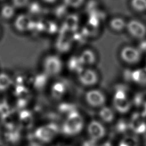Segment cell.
<instances>
[{"label": "cell", "mask_w": 146, "mask_h": 146, "mask_svg": "<svg viewBox=\"0 0 146 146\" xmlns=\"http://www.w3.org/2000/svg\"><path fill=\"white\" fill-rule=\"evenodd\" d=\"M84 127V120L76 110H74L67 115L62 125L61 130L67 136H74L79 133Z\"/></svg>", "instance_id": "1"}, {"label": "cell", "mask_w": 146, "mask_h": 146, "mask_svg": "<svg viewBox=\"0 0 146 146\" xmlns=\"http://www.w3.org/2000/svg\"><path fill=\"white\" fill-rule=\"evenodd\" d=\"M54 123L46 124L38 127L34 131V137L40 142L49 143L58 134L60 129Z\"/></svg>", "instance_id": "2"}, {"label": "cell", "mask_w": 146, "mask_h": 146, "mask_svg": "<svg viewBox=\"0 0 146 146\" xmlns=\"http://www.w3.org/2000/svg\"><path fill=\"white\" fill-rule=\"evenodd\" d=\"M63 68V63L59 56L49 55L46 56L43 62V72L48 76L58 75Z\"/></svg>", "instance_id": "3"}, {"label": "cell", "mask_w": 146, "mask_h": 146, "mask_svg": "<svg viewBox=\"0 0 146 146\" xmlns=\"http://www.w3.org/2000/svg\"><path fill=\"white\" fill-rule=\"evenodd\" d=\"M112 104L116 111L120 113L128 112L131 108V102L127 93L122 89H117L113 97Z\"/></svg>", "instance_id": "4"}, {"label": "cell", "mask_w": 146, "mask_h": 146, "mask_svg": "<svg viewBox=\"0 0 146 146\" xmlns=\"http://www.w3.org/2000/svg\"><path fill=\"white\" fill-rule=\"evenodd\" d=\"M120 55L124 62L131 64L138 63L141 58V52L137 48L130 46L123 47Z\"/></svg>", "instance_id": "5"}, {"label": "cell", "mask_w": 146, "mask_h": 146, "mask_svg": "<svg viewBox=\"0 0 146 146\" xmlns=\"http://www.w3.org/2000/svg\"><path fill=\"white\" fill-rule=\"evenodd\" d=\"M131 130L136 135L143 134L146 132V121L145 117L140 113H135L128 123Z\"/></svg>", "instance_id": "6"}, {"label": "cell", "mask_w": 146, "mask_h": 146, "mask_svg": "<svg viewBox=\"0 0 146 146\" xmlns=\"http://www.w3.org/2000/svg\"><path fill=\"white\" fill-rule=\"evenodd\" d=\"M86 102L94 107H102L106 103V96L101 91L92 89L88 91L85 95Z\"/></svg>", "instance_id": "7"}, {"label": "cell", "mask_w": 146, "mask_h": 146, "mask_svg": "<svg viewBox=\"0 0 146 146\" xmlns=\"http://www.w3.org/2000/svg\"><path fill=\"white\" fill-rule=\"evenodd\" d=\"M87 132L90 139L98 141L106 135V128L100 121L93 120L87 126Z\"/></svg>", "instance_id": "8"}, {"label": "cell", "mask_w": 146, "mask_h": 146, "mask_svg": "<svg viewBox=\"0 0 146 146\" xmlns=\"http://www.w3.org/2000/svg\"><path fill=\"white\" fill-rule=\"evenodd\" d=\"M129 33L133 37L142 39L146 35V26L140 21L132 19L127 23L126 27Z\"/></svg>", "instance_id": "9"}, {"label": "cell", "mask_w": 146, "mask_h": 146, "mask_svg": "<svg viewBox=\"0 0 146 146\" xmlns=\"http://www.w3.org/2000/svg\"><path fill=\"white\" fill-rule=\"evenodd\" d=\"M78 75L79 82L85 86H92L98 81L97 72L91 68H84Z\"/></svg>", "instance_id": "10"}, {"label": "cell", "mask_w": 146, "mask_h": 146, "mask_svg": "<svg viewBox=\"0 0 146 146\" xmlns=\"http://www.w3.org/2000/svg\"><path fill=\"white\" fill-rule=\"evenodd\" d=\"M33 21L30 17V15L22 14L18 15L15 19L14 25L18 31L24 32L30 30Z\"/></svg>", "instance_id": "11"}, {"label": "cell", "mask_w": 146, "mask_h": 146, "mask_svg": "<svg viewBox=\"0 0 146 146\" xmlns=\"http://www.w3.org/2000/svg\"><path fill=\"white\" fill-rule=\"evenodd\" d=\"M67 91L66 84L62 81H56L51 87V95L52 98L56 100L62 99Z\"/></svg>", "instance_id": "12"}, {"label": "cell", "mask_w": 146, "mask_h": 146, "mask_svg": "<svg viewBox=\"0 0 146 146\" xmlns=\"http://www.w3.org/2000/svg\"><path fill=\"white\" fill-rule=\"evenodd\" d=\"M130 78L136 84L146 85V66L132 71L130 74Z\"/></svg>", "instance_id": "13"}, {"label": "cell", "mask_w": 146, "mask_h": 146, "mask_svg": "<svg viewBox=\"0 0 146 146\" xmlns=\"http://www.w3.org/2000/svg\"><path fill=\"white\" fill-rule=\"evenodd\" d=\"M79 57L84 66L92 65L94 64L96 60V56L95 52L89 49L83 50L79 55Z\"/></svg>", "instance_id": "14"}, {"label": "cell", "mask_w": 146, "mask_h": 146, "mask_svg": "<svg viewBox=\"0 0 146 146\" xmlns=\"http://www.w3.org/2000/svg\"><path fill=\"white\" fill-rule=\"evenodd\" d=\"M67 66L70 71L76 72L77 74L84 68V66L80 61L79 56L71 57L68 61Z\"/></svg>", "instance_id": "15"}, {"label": "cell", "mask_w": 146, "mask_h": 146, "mask_svg": "<svg viewBox=\"0 0 146 146\" xmlns=\"http://www.w3.org/2000/svg\"><path fill=\"white\" fill-rule=\"evenodd\" d=\"M99 116L101 120L105 123H111L115 118V114L113 110L107 106H103L101 107Z\"/></svg>", "instance_id": "16"}, {"label": "cell", "mask_w": 146, "mask_h": 146, "mask_svg": "<svg viewBox=\"0 0 146 146\" xmlns=\"http://www.w3.org/2000/svg\"><path fill=\"white\" fill-rule=\"evenodd\" d=\"M18 119L21 125L23 127H29L32 125L33 118L31 113L29 111L23 110L19 112Z\"/></svg>", "instance_id": "17"}, {"label": "cell", "mask_w": 146, "mask_h": 146, "mask_svg": "<svg viewBox=\"0 0 146 146\" xmlns=\"http://www.w3.org/2000/svg\"><path fill=\"white\" fill-rule=\"evenodd\" d=\"M13 84L10 76L4 72L0 73V91H5L9 89Z\"/></svg>", "instance_id": "18"}, {"label": "cell", "mask_w": 146, "mask_h": 146, "mask_svg": "<svg viewBox=\"0 0 146 146\" xmlns=\"http://www.w3.org/2000/svg\"><path fill=\"white\" fill-rule=\"evenodd\" d=\"M127 23L125 21L119 17H116L112 19L110 22V26L111 28L116 31H120L123 30L126 27Z\"/></svg>", "instance_id": "19"}, {"label": "cell", "mask_w": 146, "mask_h": 146, "mask_svg": "<svg viewBox=\"0 0 146 146\" xmlns=\"http://www.w3.org/2000/svg\"><path fill=\"white\" fill-rule=\"evenodd\" d=\"M15 7L13 5H5L1 10V15L2 17L5 19L11 18L15 14Z\"/></svg>", "instance_id": "20"}, {"label": "cell", "mask_w": 146, "mask_h": 146, "mask_svg": "<svg viewBox=\"0 0 146 146\" xmlns=\"http://www.w3.org/2000/svg\"><path fill=\"white\" fill-rule=\"evenodd\" d=\"M140 142L139 139L135 136L130 135L125 137L122 139L118 146H139Z\"/></svg>", "instance_id": "21"}, {"label": "cell", "mask_w": 146, "mask_h": 146, "mask_svg": "<svg viewBox=\"0 0 146 146\" xmlns=\"http://www.w3.org/2000/svg\"><path fill=\"white\" fill-rule=\"evenodd\" d=\"M78 19L75 15H70L66 21V29L67 30H70L71 31L75 30L78 26Z\"/></svg>", "instance_id": "22"}, {"label": "cell", "mask_w": 146, "mask_h": 146, "mask_svg": "<svg viewBox=\"0 0 146 146\" xmlns=\"http://www.w3.org/2000/svg\"><path fill=\"white\" fill-rule=\"evenodd\" d=\"M5 137L8 142H10V143H15L19 140L20 135L17 131H14L13 128H12L10 129V130L6 133Z\"/></svg>", "instance_id": "23"}, {"label": "cell", "mask_w": 146, "mask_h": 146, "mask_svg": "<svg viewBox=\"0 0 146 146\" xmlns=\"http://www.w3.org/2000/svg\"><path fill=\"white\" fill-rule=\"evenodd\" d=\"M131 6L133 9L137 11H145L146 0H131Z\"/></svg>", "instance_id": "24"}, {"label": "cell", "mask_w": 146, "mask_h": 146, "mask_svg": "<svg viewBox=\"0 0 146 146\" xmlns=\"http://www.w3.org/2000/svg\"><path fill=\"white\" fill-rule=\"evenodd\" d=\"M47 76L48 75H47L44 72L36 75L34 81V84L35 87H36L37 88H42L43 86L44 87L46 83Z\"/></svg>", "instance_id": "25"}, {"label": "cell", "mask_w": 146, "mask_h": 146, "mask_svg": "<svg viewBox=\"0 0 146 146\" xmlns=\"http://www.w3.org/2000/svg\"><path fill=\"white\" fill-rule=\"evenodd\" d=\"M11 114V109L9 105L6 102L0 103V116L3 117Z\"/></svg>", "instance_id": "26"}, {"label": "cell", "mask_w": 146, "mask_h": 146, "mask_svg": "<svg viewBox=\"0 0 146 146\" xmlns=\"http://www.w3.org/2000/svg\"><path fill=\"white\" fill-rule=\"evenodd\" d=\"M64 5L67 7L71 8H79L80 7L84 2V0H63Z\"/></svg>", "instance_id": "27"}, {"label": "cell", "mask_w": 146, "mask_h": 146, "mask_svg": "<svg viewBox=\"0 0 146 146\" xmlns=\"http://www.w3.org/2000/svg\"><path fill=\"white\" fill-rule=\"evenodd\" d=\"M30 0H12L13 5L15 8H22L29 4Z\"/></svg>", "instance_id": "28"}, {"label": "cell", "mask_w": 146, "mask_h": 146, "mask_svg": "<svg viewBox=\"0 0 146 146\" xmlns=\"http://www.w3.org/2000/svg\"><path fill=\"white\" fill-rule=\"evenodd\" d=\"M33 6H34V7L32 6L31 4L29 5V11L30 12L31 14H37L39 12V11L40 10V7L39 6V5H38L37 3H33Z\"/></svg>", "instance_id": "29"}, {"label": "cell", "mask_w": 146, "mask_h": 146, "mask_svg": "<svg viewBox=\"0 0 146 146\" xmlns=\"http://www.w3.org/2000/svg\"><path fill=\"white\" fill-rule=\"evenodd\" d=\"M82 146H99L97 143V141H95L93 139L89 138V139L85 140Z\"/></svg>", "instance_id": "30"}, {"label": "cell", "mask_w": 146, "mask_h": 146, "mask_svg": "<svg viewBox=\"0 0 146 146\" xmlns=\"http://www.w3.org/2000/svg\"><path fill=\"white\" fill-rule=\"evenodd\" d=\"M140 47L138 48V49L141 52V51H146V40L141 42L140 44Z\"/></svg>", "instance_id": "31"}, {"label": "cell", "mask_w": 146, "mask_h": 146, "mask_svg": "<svg viewBox=\"0 0 146 146\" xmlns=\"http://www.w3.org/2000/svg\"><path fill=\"white\" fill-rule=\"evenodd\" d=\"M141 114L145 117H146V102L144 103L143 106V112H141Z\"/></svg>", "instance_id": "32"}, {"label": "cell", "mask_w": 146, "mask_h": 146, "mask_svg": "<svg viewBox=\"0 0 146 146\" xmlns=\"http://www.w3.org/2000/svg\"><path fill=\"white\" fill-rule=\"evenodd\" d=\"M99 146H113L112 143L109 141H106L105 142H104L103 143H102V144L99 145Z\"/></svg>", "instance_id": "33"}, {"label": "cell", "mask_w": 146, "mask_h": 146, "mask_svg": "<svg viewBox=\"0 0 146 146\" xmlns=\"http://www.w3.org/2000/svg\"><path fill=\"white\" fill-rule=\"evenodd\" d=\"M44 2L46 3H49V4H51V3H54V2H56V0H42Z\"/></svg>", "instance_id": "34"}, {"label": "cell", "mask_w": 146, "mask_h": 146, "mask_svg": "<svg viewBox=\"0 0 146 146\" xmlns=\"http://www.w3.org/2000/svg\"><path fill=\"white\" fill-rule=\"evenodd\" d=\"M27 146H42V145H41L40 144H36V143H31L29 145H28Z\"/></svg>", "instance_id": "35"}, {"label": "cell", "mask_w": 146, "mask_h": 146, "mask_svg": "<svg viewBox=\"0 0 146 146\" xmlns=\"http://www.w3.org/2000/svg\"><path fill=\"white\" fill-rule=\"evenodd\" d=\"M62 146H67V145H62Z\"/></svg>", "instance_id": "36"}, {"label": "cell", "mask_w": 146, "mask_h": 146, "mask_svg": "<svg viewBox=\"0 0 146 146\" xmlns=\"http://www.w3.org/2000/svg\"><path fill=\"white\" fill-rule=\"evenodd\" d=\"M0 1H2V0H0Z\"/></svg>", "instance_id": "37"}]
</instances>
